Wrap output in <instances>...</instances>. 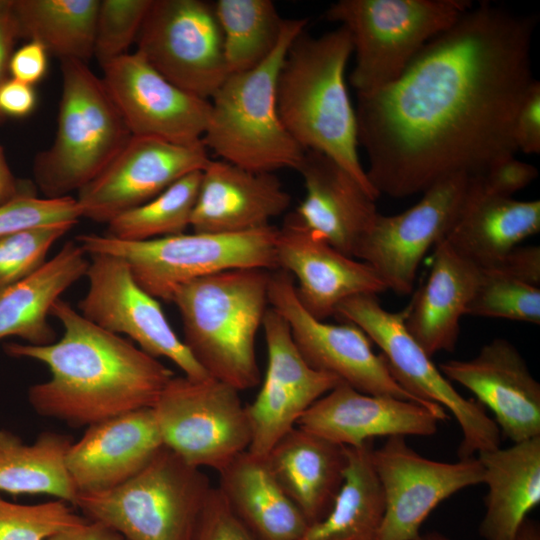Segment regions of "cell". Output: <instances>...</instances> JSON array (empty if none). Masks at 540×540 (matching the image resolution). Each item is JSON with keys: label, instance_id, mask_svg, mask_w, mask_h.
Returning <instances> with one entry per match:
<instances>
[{"label": "cell", "instance_id": "50", "mask_svg": "<svg viewBox=\"0 0 540 540\" xmlns=\"http://www.w3.org/2000/svg\"><path fill=\"white\" fill-rule=\"evenodd\" d=\"M22 193L0 145V205Z\"/></svg>", "mask_w": 540, "mask_h": 540}, {"label": "cell", "instance_id": "25", "mask_svg": "<svg viewBox=\"0 0 540 540\" xmlns=\"http://www.w3.org/2000/svg\"><path fill=\"white\" fill-rule=\"evenodd\" d=\"M297 171L306 194L295 214L314 234L355 258L357 247L379 214L375 199L337 162L306 150Z\"/></svg>", "mask_w": 540, "mask_h": 540}, {"label": "cell", "instance_id": "39", "mask_svg": "<svg viewBox=\"0 0 540 540\" xmlns=\"http://www.w3.org/2000/svg\"><path fill=\"white\" fill-rule=\"evenodd\" d=\"M74 225L50 224L0 236V288L24 279L42 267L53 244Z\"/></svg>", "mask_w": 540, "mask_h": 540}, {"label": "cell", "instance_id": "38", "mask_svg": "<svg viewBox=\"0 0 540 540\" xmlns=\"http://www.w3.org/2000/svg\"><path fill=\"white\" fill-rule=\"evenodd\" d=\"M85 520L73 505L60 499L19 504L0 497V540H47Z\"/></svg>", "mask_w": 540, "mask_h": 540}, {"label": "cell", "instance_id": "31", "mask_svg": "<svg viewBox=\"0 0 540 540\" xmlns=\"http://www.w3.org/2000/svg\"><path fill=\"white\" fill-rule=\"evenodd\" d=\"M218 473V490L257 540L300 539L309 523L279 485L265 457L247 450Z\"/></svg>", "mask_w": 540, "mask_h": 540}, {"label": "cell", "instance_id": "35", "mask_svg": "<svg viewBox=\"0 0 540 540\" xmlns=\"http://www.w3.org/2000/svg\"><path fill=\"white\" fill-rule=\"evenodd\" d=\"M213 6L229 74L255 68L277 47L285 19L271 0H218Z\"/></svg>", "mask_w": 540, "mask_h": 540}, {"label": "cell", "instance_id": "53", "mask_svg": "<svg viewBox=\"0 0 540 540\" xmlns=\"http://www.w3.org/2000/svg\"><path fill=\"white\" fill-rule=\"evenodd\" d=\"M5 1H6V0H0V6H1L2 4H4Z\"/></svg>", "mask_w": 540, "mask_h": 540}, {"label": "cell", "instance_id": "23", "mask_svg": "<svg viewBox=\"0 0 540 540\" xmlns=\"http://www.w3.org/2000/svg\"><path fill=\"white\" fill-rule=\"evenodd\" d=\"M163 446L153 408H142L87 426L66 467L78 494L103 492L139 473Z\"/></svg>", "mask_w": 540, "mask_h": 540}, {"label": "cell", "instance_id": "7", "mask_svg": "<svg viewBox=\"0 0 540 540\" xmlns=\"http://www.w3.org/2000/svg\"><path fill=\"white\" fill-rule=\"evenodd\" d=\"M279 228L231 234H178L146 241H122L107 235L75 238L86 254L123 259L135 281L154 298L170 302L174 291L192 280L237 268L277 270Z\"/></svg>", "mask_w": 540, "mask_h": 540}, {"label": "cell", "instance_id": "13", "mask_svg": "<svg viewBox=\"0 0 540 540\" xmlns=\"http://www.w3.org/2000/svg\"><path fill=\"white\" fill-rule=\"evenodd\" d=\"M268 301L285 319L299 352L315 370L332 374L366 394L440 406L424 403L404 390L391 375L382 354L373 352L371 340L359 327L349 322L330 324L310 315L300 304L295 280L287 271H271Z\"/></svg>", "mask_w": 540, "mask_h": 540}, {"label": "cell", "instance_id": "22", "mask_svg": "<svg viewBox=\"0 0 540 540\" xmlns=\"http://www.w3.org/2000/svg\"><path fill=\"white\" fill-rule=\"evenodd\" d=\"M448 417L441 406L366 394L340 382L302 415L297 426L355 447L379 436H430Z\"/></svg>", "mask_w": 540, "mask_h": 540}, {"label": "cell", "instance_id": "47", "mask_svg": "<svg viewBox=\"0 0 540 540\" xmlns=\"http://www.w3.org/2000/svg\"><path fill=\"white\" fill-rule=\"evenodd\" d=\"M36 93L32 85L8 78L0 85V113L25 117L35 108Z\"/></svg>", "mask_w": 540, "mask_h": 540}, {"label": "cell", "instance_id": "11", "mask_svg": "<svg viewBox=\"0 0 540 540\" xmlns=\"http://www.w3.org/2000/svg\"><path fill=\"white\" fill-rule=\"evenodd\" d=\"M239 393L212 377L173 376L152 407L164 446L193 467L220 472L252 439Z\"/></svg>", "mask_w": 540, "mask_h": 540}, {"label": "cell", "instance_id": "29", "mask_svg": "<svg viewBox=\"0 0 540 540\" xmlns=\"http://www.w3.org/2000/svg\"><path fill=\"white\" fill-rule=\"evenodd\" d=\"M539 231V200L482 194L472 176L461 211L443 239L483 268Z\"/></svg>", "mask_w": 540, "mask_h": 540}, {"label": "cell", "instance_id": "52", "mask_svg": "<svg viewBox=\"0 0 540 540\" xmlns=\"http://www.w3.org/2000/svg\"><path fill=\"white\" fill-rule=\"evenodd\" d=\"M418 540H452L445 534L438 531H430L424 534H420Z\"/></svg>", "mask_w": 540, "mask_h": 540}, {"label": "cell", "instance_id": "42", "mask_svg": "<svg viewBox=\"0 0 540 540\" xmlns=\"http://www.w3.org/2000/svg\"><path fill=\"white\" fill-rule=\"evenodd\" d=\"M193 540H257L232 512L217 487H213Z\"/></svg>", "mask_w": 540, "mask_h": 540}, {"label": "cell", "instance_id": "3", "mask_svg": "<svg viewBox=\"0 0 540 540\" xmlns=\"http://www.w3.org/2000/svg\"><path fill=\"white\" fill-rule=\"evenodd\" d=\"M352 53L343 26L317 37L302 31L279 71L276 104L284 127L305 151L333 159L376 200L379 194L359 160L356 113L345 82Z\"/></svg>", "mask_w": 540, "mask_h": 540}, {"label": "cell", "instance_id": "15", "mask_svg": "<svg viewBox=\"0 0 540 540\" xmlns=\"http://www.w3.org/2000/svg\"><path fill=\"white\" fill-rule=\"evenodd\" d=\"M385 502L376 540H418L430 513L458 491L483 483L477 457L440 462L413 450L405 437H388L372 452Z\"/></svg>", "mask_w": 540, "mask_h": 540}, {"label": "cell", "instance_id": "1", "mask_svg": "<svg viewBox=\"0 0 540 540\" xmlns=\"http://www.w3.org/2000/svg\"><path fill=\"white\" fill-rule=\"evenodd\" d=\"M538 18L483 2L429 41L392 83L357 94L358 144L379 194L404 198L514 156L518 108L536 80Z\"/></svg>", "mask_w": 540, "mask_h": 540}, {"label": "cell", "instance_id": "48", "mask_svg": "<svg viewBox=\"0 0 540 540\" xmlns=\"http://www.w3.org/2000/svg\"><path fill=\"white\" fill-rule=\"evenodd\" d=\"M11 3L6 0L0 6V85L9 78V63L19 38Z\"/></svg>", "mask_w": 540, "mask_h": 540}, {"label": "cell", "instance_id": "46", "mask_svg": "<svg viewBox=\"0 0 540 540\" xmlns=\"http://www.w3.org/2000/svg\"><path fill=\"white\" fill-rule=\"evenodd\" d=\"M48 52L38 42L28 41L13 52L9 63L10 78L34 85L46 74Z\"/></svg>", "mask_w": 540, "mask_h": 540}, {"label": "cell", "instance_id": "27", "mask_svg": "<svg viewBox=\"0 0 540 540\" xmlns=\"http://www.w3.org/2000/svg\"><path fill=\"white\" fill-rule=\"evenodd\" d=\"M265 459L309 524L329 511L344 478V446L297 426L272 447Z\"/></svg>", "mask_w": 540, "mask_h": 540}, {"label": "cell", "instance_id": "8", "mask_svg": "<svg viewBox=\"0 0 540 540\" xmlns=\"http://www.w3.org/2000/svg\"><path fill=\"white\" fill-rule=\"evenodd\" d=\"M212 488L202 469L163 446L128 481L107 491L78 494L74 507L126 540H193Z\"/></svg>", "mask_w": 540, "mask_h": 540}, {"label": "cell", "instance_id": "14", "mask_svg": "<svg viewBox=\"0 0 540 540\" xmlns=\"http://www.w3.org/2000/svg\"><path fill=\"white\" fill-rule=\"evenodd\" d=\"M471 178L449 176L423 192L409 209L392 216L379 213L355 258L371 266L387 290L410 294L423 257L446 236L459 215Z\"/></svg>", "mask_w": 540, "mask_h": 540}, {"label": "cell", "instance_id": "16", "mask_svg": "<svg viewBox=\"0 0 540 540\" xmlns=\"http://www.w3.org/2000/svg\"><path fill=\"white\" fill-rule=\"evenodd\" d=\"M88 290L80 314L111 333L128 336L147 354L165 357L192 379L210 377L168 322L158 300L142 289L127 263L113 255H91Z\"/></svg>", "mask_w": 540, "mask_h": 540}, {"label": "cell", "instance_id": "21", "mask_svg": "<svg viewBox=\"0 0 540 540\" xmlns=\"http://www.w3.org/2000/svg\"><path fill=\"white\" fill-rule=\"evenodd\" d=\"M438 368L493 412L500 433L512 443L540 436V384L510 341L495 338L473 358Z\"/></svg>", "mask_w": 540, "mask_h": 540}, {"label": "cell", "instance_id": "4", "mask_svg": "<svg viewBox=\"0 0 540 540\" xmlns=\"http://www.w3.org/2000/svg\"><path fill=\"white\" fill-rule=\"evenodd\" d=\"M270 270L237 268L179 286L171 301L182 340L206 373L238 391L261 380L256 337L268 309Z\"/></svg>", "mask_w": 540, "mask_h": 540}, {"label": "cell", "instance_id": "33", "mask_svg": "<svg viewBox=\"0 0 540 540\" xmlns=\"http://www.w3.org/2000/svg\"><path fill=\"white\" fill-rule=\"evenodd\" d=\"M70 436L45 431L30 444L0 429V491L13 495L47 494L74 506L78 497L66 467Z\"/></svg>", "mask_w": 540, "mask_h": 540}, {"label": "cell", "instance_id": "6", "mask_svg": "<svg viewBox=\"0 0 540 540\" xmlns=\"http://www.w3.org/2000/svg\"><path fill=\"white\" fill-rule=\"evenodd\" d=\"M60 62L62 93L56 135L33 162L35 183L47 198L78 192L132 136L102 78L84 62Z\"/></svg>", "mask_w": 540, "mask_h": 540}, {"label": "cell", "instance_id": "34", "mask_svg": "<svg viewBox=\"0 0 540 540\" xmlns=\"http://www.w3.org/2000/svg\"><path fill=\"white\" fill-rule=\"evenodd\" d=\"M99 0H12L19 38L40 43L62 60L94 56Z\"/></svg>", "mask_w": 540, "mask_h": 540}, {"label": "cell", "instance_id": "51", "mask_svg": "<svg viewBox=\"0 0 540 540\" xmlns=\"http://www.w3.org/2000/svg\"><path fill=\"white\" fill-rule=\"evenodd\" d=\"M515 540H540L539 525L535 521L527 519L520 528Z\"/></svg>", "mask_w": 540, "mask_h": 540}, {"label": "cell", "instance_id": "9", "mask_svg": "<svg viewBox=\"0 0 540 540\" xmlns=\"http://www.w3.org/2000/svg\"><path fill=\"white\" fill-rule=\"evenodd\" d=\"M473 6L467 0H340L325 12L350 34L357 94L395 81L423 47Z\"/></svg>", "mask_w": 540, "mask_h": 540}, {"label": "cell", "instance_id": "32", "mask_svg": "<svg viewBox=\"0 0 540 540\" xmlns=\"http://www.w3.org/2000/svg\"><path fill=\"white\" fill-rule=\"evenodd\" d=\"M345 447L342 485L329 509L299 540H376L385 502L372 464L373 440Z\"/></svg>", "mask_w": 540, "mask_h": 540}, {"label": "cell", "instance_id": "24", "mask_svg": "<svg viewBox=\"0 0 540 540\" xmlns=\"http://www.w3.org/2000/svg\"><path fill=\"white\" fill-rule=\"evenodd\" d=\"M290 202L274 173L211 159L202 170L190 227L196 233L248 232L271 225Z\"/></svg>", "mask_w": 540, "mask_h": 540}, {"label": "cell", "instance_id": "18", "mask_svg": "<svg viewBox=\"0 0 540 540\" xmlns=\"http://www.w3.org/2000/svg\"><path fill=\"white\" fill-rule=\"evenodd\" d=\"M101 68L104 85L132 136L179 145L202 142L210 100L174 85L137 51Z\"/></svg>", "mask_w": 540, "mask_h": 540}, {"label": "cell", "instance_id": "30", "mask_svg": "<svg viewBox=\"0 0 540 540\" xmlns=\"http://www.w3.org/2000/svg\"><path fill=\"white\" fill-rule=\"evenodd\" d=\"M86 255L75 240L68 241L36 272L0 288V340L15 336L35 346L56 341L48 315L60 296L86 276Z\"/></svg>", "mask_w": 540, "mask_h": 540}, {"label": "cell", "instance_id": "20", "mask_svg": "<svg viewBox=\"0 0 540 540\" xmlns=\"http://www.w3.org/2000/svg\"><path fill=\"white\" fill-rule=\"evenodd\" d=\"M275 255L277 269L296 279L300 304L321 321L335 316L338 305L348 298L387 290L371 266L332 247L309 230L295 212L278 230Z\"/></svg>", "mask_w": 540, "mask_h": 540}, {"label": "cell", "instance_id": "26", "mask_svg": "<svg viewBox=\"0 0 540 540\" xmlns=\"http://www.w3.org/2000/svg\"><path fill=\"white\" fill-rule=\"evenodd\" d=\"M480 277V267L444 239L436 244L429 276L404 310L407 331L431 358L455 350Z\"/></svg>", "mask_w": 540, "mask_h": 540}, {"label": "cell", "instance_id": "37", "mask_svg": "<svg viewBox=\"0 0 540 540\" xmlns=\"http://www.w3.org/2000/svg\"><path fill=\"white\" fill-rule=\"evenodd\" d=\"M480 269V281L466 315L540 324V287Z\"/></svg>", "mask_w": 540, "mask_h": 540}, {"label": "cell", "instance_id": "36", "mask_svg": "<svg viewBox=\"0 0 540 540\" xmlns=\"http://www.w3.org/2000/svg\"><path fill=\"white\" fill-rule=\"evenodd\" d=\"M202 177L194 171L156 197L107 223L106 234L122 241H146L184 233L190 226Z\"/></svg>", "mask_w": 540, "mask_h": 540}, {"label": "cell", "instance_id": "43", "mask_svg": "<svg viewBox=\"0 0 540 540\" xmlns=\"http://www.w3.org/2000/svg\"><path fill=\"white\" fill-rule=\"evenodd\" d=\"M537 175L535 166L509 156L474 176V181L482 194L512 197L535 180Z\"/></svg>", "mask_w": 540, "mask_h": 540}, {"label": "cell", "instance_id": "45", "mask_svg": "<svg viewBox=\"0 0 540 540\" xmlns=\"http://www.w3.org/2000/svg\"><path fill=\"white\" fill-rule=\"evenodd\" d=\"M524 283L540 286V247L516 246L504 256L483 267Z\"/></svg>", "mask_w": 540, "mask_h": 540}, {"label": "cell", "instance_id": "19", "mask_svg": "<svg viewBox=\"0 0 540 540\" xmlns=\"http://www.w3.org/2000/svg\"><path fill=\"white\" fill-rule=\"evenodd\" d=\"M268 363L255 400L246 405L252 439L248 451L266 457L302 415L341 381L312 368L299 352L289 325L268 307L262 322Z\"/></svg>", "mask_w": 540, "mask_h": 540}, {"label": "cell", "instance_id": "12", "mask_svg": "<svg viewBox=\"0 0 540 540\" xmlns=\"http://www.w3.org/2000/svg\"><path fill=\"white\" fill-rule=\"evenodd\" d=\"M136 51L179 88L210 100L229 75L214 6L202 0H152Z\"/></svg>", "mask_w": 540, "mask_h": 540}, {"label": "cell", "instance_id": "5", "mask_svg": "<svg viewBox=\"0 0 540 540\" xmlns=\"http://www.w3.org/2000/svg\"><path fill=\"white\" fill-rule=\"evenodd\" d=\"M307 22L306 18L285 19L269 57L251 70L229 74L211 97L202 143L221 160L256 172L300 166L305 150L279 117L276 84L286 53Z\"/></svg>", "mask_w": 540, "mask_h": 540}, {"label": "cell", "instance_id": "40", "mask_svg": "<svg viewBox=\"0 0 540 540\" xmlns=\"http://www.w3.org/2000/svg\"><path fill=\"white\" fill-rule=\"evenodd\" d=\"M152 0H100L94 56L103 67L129 53Z\"/></svg>", "mask_w": 540, "mask_h": 540}, {"label": "cell", "instance_id": "10", "mask_svg": "<svg viewBox=\"0 0 540 540\" xmlns=\"http://www.w3.org/2000/svg\"><path fill=\"white\" fill-rule=\"evenodd\" d=\"M335 316L359 327L382 351L396 382L418 400L438 404L457 420L462 440L459 459L500 447V431L482 405L464 398L441 373L405 327V312L384 309L377 295L363 294L341 302Z\"/></svg>", "mask_w": 540, "mask_h": 540}, {"label": "cell", "instance_id": "44", "mask_svg": "<svg viewBox=\"0 0 540 540\" xmlns=\"http://www.w3.org/2000/svg\"><path fill=\"white\" fill-rule=\"evenodd\" d=\"M514 141L517 151L540 152V83L535 80L525 94L514 120Z\"/></svg>", "mask_w": 540, "mask_h": 540}, {"label": "cell", "instance_id": "49", "mask_svg": "<svg viewBox=\"0 0 540 540\" xmlns=\"http://www.w3.org/2000/svg\"><path fill=\"white\" fill-rule=\"evenodd\" d=\"M47 540H126L119 532L103 522L90 520L66 528Z\"/></svg>", "mask_w": 540, "mask_h": 540}, {"label": "cell", "instance_id": "41", "mask_svg": "<svg viewBox=\"0 0 540 540\" xmlns=\"http://www.w3.org/2000/svg\"><path fill=\"white\" fill-rule=\"evenodd\" d=\"M81 217L74 197L40 198L24 192L0 205V236L50 224H76Z\"/></svg>", "mask_w": 540, "mask_h": 540}, {"label": "cell", "instance_id": "17", "mask_svg": "<svg viewBox=\"0 0 540 540\" xmlns=\"http://www.w3.org/2000/svg\"><path fill=\"white\" fill-rule=\"evenodd\" d=\"M210 160L202 142L179 145L131 136L105 169L78 191L82 217L107 224L185 175L203 170Z\"/></svg>", "mask_w": 540, "mask_h": 540}, {"label": "cell", "instance_id": "28", "mask_svg": "<svg viewBox=\"0 0 540 540\" xmlns=\"http://www.w3.org/2000/svg\"><path fill=\"white\" fill-rule=\"evenodd\" d=\"M483 467L485 540H515L528 514L540 503V436L478 454Z\"/></svg>", "mask_w": 540, "mask_h": 540}, {"label": "cell", "instance_id": "2", "mask_svg": "<svg viewBox=\"0 0 540 540\" xmlns=\"http://www.w3.org/2000/svg\"><path fill=\"white\" fill-rule=\"evenodd\" d=\"M50 315L63 326L59 340L4 345L9 356L39 361L50 371L48 380L28 390L36 413L82 427L155 405L174 376L169 368L133 342L90 322L65 300H57Z\"/></svg>", "mask_w": 540, "mask_h": 540}]
</instances>
